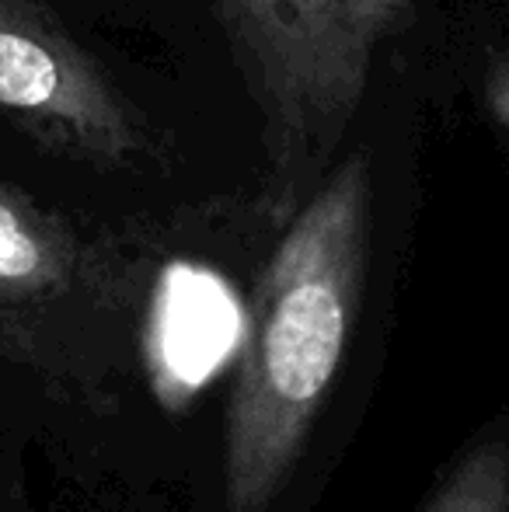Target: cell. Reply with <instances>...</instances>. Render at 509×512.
<instances>
[{"label":"cell","mask_w":509,"mask_h":512,"mask_svg":"<svg viewBox=\"0 0 509 512\" xmlns=\"http://www.w3.org/2000/svg\"><path fill=\"white\" fill-rule=\"evenodd\" d=\"M415 0H220L227 46L262 112L265 209L286 223L325 182L377 46L408 25Z\"/></svg>","instance_id":"obj_2"},{"label":"cell","mask_w":509,"mask_h":512,"mask_svg":"<svg viewBox=\"0 0 509 512\" xmlns=\"http://www.w3.org/2000/svg\"><path fill=\"white\" fill-rule=\"evenodd\" d=\"M485 102H489V112L509 129V56L489 70V81H485Z\"/></svg>","instance_id":"obj_6"},{"label":"cell","mask_w":509,"mask_h":512,"mask_svg":"<svg viewBox=\"0 0 509 512\" xmlns=\"http://www.w3.org/2000/svg\"><path fill=\"white\" fill-rule=\"evenodd\" d=\"M370 161L353 154L283 227L224 415V509L269 512L304 457L363 307Z\"/></svg>","instance_id":"obj_1"},{"label":"cell","mask_w":509,"mask_h":512,"mask_svg":"<svg viewBox=\"0 0 509 512\" xmlns=\"http://www.w3.org/2000/svg\"><path fill=\"white\" fill-rule=\"evenodd\" d=\"M422 512H509V439H478Z\"/></svg>","instance_id":"obj_5"},{"label":"cell","mask_w":509,"mask_h":512,"mask_svg":"<svg viewBox=\"0 0 509 512\" xmlns=\"http://www.w3.org/2000/svg\"><path fill=\"white\" fill-rule=\"evenodd\" d=\"M81 237L28 192L0 182V317L53 307L81 290Z\"/></svg>","instance_id":"obj_4"},{"label":"cell","mask_w":509,"mask_h":512,"mask_svg":"<svg viewBox=\"0 0 509 512\" xmlns=\"http://www.w3.org/2000/svg\"><path fill=\"white\" fill-rule=\"evenodd\" d=\"M0 115L49 154L98 168L147 147L140 115L46 0H0Z\"/></svg>","instance_id":"obj_3"}]
</instances>
